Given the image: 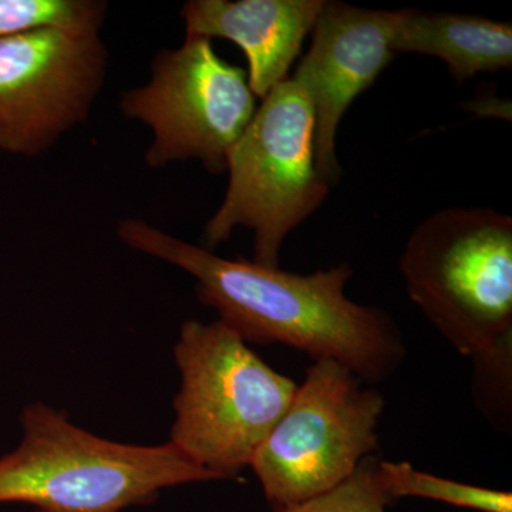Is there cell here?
I'll use <instances>...</instances> for the list:
<instances>
[{"label": "cell", "mask_w": 512, "mask_h": 512, "mask_svg": "<svg viewBox=\"0 0 512 512\" xmlns=\"http://www.w3.org/2000/svg\"><path fill=\"white\" fill-rule=\"evenodd\" d=\"M181 386L170 443L218 480L237 478L298 383L276 372L221 320H187L174 345Z\"/></svg>", "instance_id": "3957f363"}, {"label": "cell", "mask_w": 512, "mask_h": 512, "mask_svg": "<svg viewBox=\"0 0 512 512\" xmlns=\"http://www.w3.org/2000/svg\"><path fill=\"white\" fill-rule=\"evenodd\" d=\"M325 0H191L181 10L185 39L214 37L235 43L248 62L258 99L288 79Z\"/></svg>", "instance_id": "30bf717a"}, {"label": "cell", "mask_w": 512, "mask_h": 512, "mask_svg": "<svg viewBox=\"0 0 512 512\" xmlns=\"http://www.w3.org/2000/svg\"><path fill=\"white\" fill-rule=\"evenodd\" d=\"M379 478L390 500L424 498L464 510L512 512V495L507 491L433 476L409 461L379 460Z\"/></svg>", "instance_id": "7c38bea8"}, {"label": "cell", "mask_w": 512, "mask_h": 512, "mask_svg": "<svg viewBox=\"0 0 512 512\" xmlns=\"http://www.w3.org/2000/svg\"><path fill=\"white\" fill-rule=\"evenodd\" d=\"M120 107L153 130L150 167L200 160L211 173L227 171L229 153L258 109L247 72L198 37L158 53L150 82L124 94Z\"/></svg>", "instance_id": "52a82bcc"}, {"label": "cell", "mask_w": 512, "mask_h": 512, "mask_svg": "<svg viewBox=\"0 0 512 512\" xmlns=\"http://www.w3.org/2000/svg\"><path fill=\"white\" fill-rule=\"evenodd\" d=\"M18 446L0 457V505L43 512H124L164 490L215 481L170 441L158 446L96 436L42 402L23 407Z\"/></svg>", "instance_id": "7a4b0ae2"}, {"label": "cell", "mask_w": 512, "mask_h": 512, "mask_svg": "<svg viewBox=\"0 0 512 512\" xmlns=\"http://www.w3.org/2000/svg\"><path fill=\"white\" fill-rule=\"evenodd\" d=\"M393 52L439 57L463 84L480 73L511 69L512 26L483 16L399 9Z\"/></svg>", "instance_id": "8fae6325"}, {"label": "cell", "mask_w": 512, "mask_h": 512, "mask_svg": "<svg viewBox=\"0 0 512 512\" xmlns=\"http://www.w3.org/2000/svg\"><path fill=\"white\" fill-rule=\"evenodd\" d=\"M106 9L93 0H0V39L45 29L99 33Z\"/></svg>", "instance_id": "4fadbf2b"}, {"label": "cell", "mask_w": 512, "mask_h": 512, "mask_svg": "<svg viewBox=\"0 0 512 512\" xmlns=\"http://www.w3.org/2000/svg\"><path fill=\"white\" fill-rule=\"evenodd\" d=\"M399 10L323 2L312 43L291 79L306 93L315 116V164L329 185L340 177L339 124L353 101L379 79L393 52Z\"/></svg>", "instance_id": "9c48e42d"}, {"label": "cell", "mask_w": 512, "mask_h": 512, "mask_svg": "<svg viewBox=\"0 0 512 512\" xmlns=\"http://www.w3.org/2000/svg\"><path fill=\"white\" fill-rule=\"evenodd\" d=\"M311 101L291 77L275 86L227 160L229 183L204 229L207 249L234 229L254 231L255 264L279 268L285 238L318 210L330 185L315 164Z\"/></svg>", "instance_id": "5b68a950"}, {"label": "cell", "mask_w": 512, "mask_h": 512, "mask_svg": "<svg viewBox=\"0 0 512 512\" xmlns=\"http://www.w3.org/2000/svg\"><path fill=\"white\" fill-rule=\"evenodd\" d=\"M106 69L99 33L45 29L0 39V151L49 150L87 119Z\"/></svg>", "instance_id": "ba28073f"}, {"label": "cell", "mask_w": 512, "mask_h": 512, "mask_svg": "<svg viewBox=\"0 0 512 512\" xmlns=\"http://www.w3.org/2000/svg\"><path fill=\"white\" fill-rule=\"evenodd\" d=\"M33 512H43V511H37V510H33Z\"/></svg>", "instance_id": "2e32d148"}, {"label": "cell", "mask_w": 512, "mask_h": 512, "mask_svg": "<svg viewBox=\"0 0 512 512\" xmlns=\"http://www.w3.org/2000/svg\"><path fill=\"white\" fill-rule=\"evenodd\" d=\"M117 235L127 247L191 275L200 301L248 345L279 343L313 362L332 360L370 386L386 382L406 359L403 333L392 316L346 296L349 264L293 274L222 258L141 220L121 221Z\"/></svg>", "instance_id": "6da1fadb"}, {"label": "cell", "mask_w": 512, "mask_h": 512, "mask_svg": "<svg viewBox=\"0 0 512 512\" xmlns=\"http://www.w3.org/2000/svg\"><path fill=\"white\" fill-rule=\"evenodd\" d=\"M471 360L477 407L495 429L507 433L512 427V333Z\"/></svg>", "instance_id": "5bb4252c"}, {"label": "cell", "mask_w": 512, "mask_h": 512, "mask_svg": "<svg viewBox=\"0 0 512 512\" xmlns=\"http://www.w3.org/2000/svg\"><path fill=\"white\" fill-rule=\"evenodd\" d=\"M383 394L332 360L313 362L249 468L275 510L328 493L379 448Z\"/></svg>", "instance_id": "8992f818"}, {"label": "cell", "mask_w": 512, "mask_h": 512, "mask_svg": "<svg viewBox=\"0 0 512 512\" xmlns=\"http://www.w3.org/2000/svg\"><path fill=\"white\" fill-rule=\"evenodd\" d=\"M410 299L460 355L512 333V220L448 208L421 221L400 256Z\"/></svg>", "instance_id": "277c9868"}, {"label": "cell", "mask_w": 512, "mask_h": 512, "mask_svg": "<svg viewBox=\"0 0 512 512\" xmlns=\"http://www.w3.org/2000/svg\"><path fill=\"white\" fill-rule=\"evenodd\" d=\"M379 460L366 458L352 477L328 493L274 512H387L392 500L380 483Z\"/></svg>", "instance_id": "9a60e30c"}]
</instances>
